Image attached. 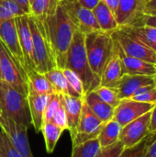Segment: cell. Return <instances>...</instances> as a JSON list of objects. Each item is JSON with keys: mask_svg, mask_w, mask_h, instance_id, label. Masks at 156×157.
I'll return each mask as SVG.
<instances>
[{"mask_svg": "<svg viewBox=\"0 0 156 157\" xmlns=\"http://www.w3.org/2000/svg\"><path fill=\"white\" fill-rule=\"evenodd\" d=\"M0 5L5 6L9 12H11L15 17L27 15L15 0H0Z\"/></svg>", "mask_w": 156, "mask_h": 157, "instance_id": "cell-38", "label": "cell"}, {"mask_svg": "<svg viewBox=\"0 0 156 157\" xmlns=\"http://www.w3.org/2000/svg\"><path fill=\"white\" fill-rule=\"evenodd\" d=\"M63 75L69 84V86H71V88L79 96V97H84L85 96V90H84V86L82 83L81 78L79 77V75L74 73V71L68 69V68H64L63 69Z\"/></svg>", "mask_w": 156, "mask_h": 157, "instance_id": "cell-34", "label": "cell"}, {"mask_svg": "<svg viewBox=\"0 0 156 157\" xmlns=\"http://www.w3.org/2000/svg\"><path fill=\"white\" fill-rule=\"evenodd\" d=\"M29 26L32 37L35 71L44 75L47 72L57 68L55 57L47 39L42 21L29 15Z\"/></svg>", "mask_w": 156, "mask_h": 157, "instance_id": "cell-5", "label": "cell"}, {"mask_svg": "<svg viewBox=\"0 0 156 157\" xmlns=\"http://www.w3.org/2000/svg\"><path fill=\"white\" fill-rule=\"evenodd\" d=\"M100 1L104 2V3L109 7V9H110L113 13H115L116 8H117V6H118L119 0H100Z\"/></svg>", "mask_w": 156, "mask_h": 157, "instance_id": "cell-45", "label": "cell"}, {"mask_svg": "<svg viewBox=\"0 0 156 157\" xmlns=\"http://www.w3.org/2000/svg\"><path fill=\"white\" fill-rule=\"evenodd\" d=\"M0 115H1V109H0Z\"/></svg>", "mask_w": 156, "mask_h": 157, "instance_id": "cell-53", "label": "cell"}, {"mask_svg": "<svg viewBox=\"0 0 156 157\" xmlns=\"http://www.w3.org/2000/svg\"><path fill=\"white\" fill-rule=\"evenodd\" d=\"M0 80H2V76H1V70H0Z\"/></svg>", "mask_w": 156, "mask_h": 157, "instance_id": "cell-49", "label": "cell"}, {"mask_svg": "<svg viewBox=\"0 0 156 157\" xmlns=\"http://www.w3.org/2000/svg\"><path fill=\"white\" fill-rule=\"evenodd\" d=\"M63 132V131L61 128H59L58 126H56L51 121L43 123L41 128V132L43 133L46 151L48 154H51L54 151Z\"/></svg>", "mask_w": 156, "mask_h": 157, "instance_id": "cell-27", "label": "cell"}, {"mask_svg": "<svg viewBox=\"0 0 156 157\" xmlns=\"http://www.w3.org/2000/svg\"><path fill=\"white\" fill-rule=\"evenodd\" d=\"M84 100L93 113L103 123H106L113 119L114 108L104 102L94 90L85 94Z\"/></svg>", "mask_w": 156, "mask_h": 157, "instance_id": "cell-21", "label": "cell"}, {"mask_svg": "<svg viewBox=\"0 0 156 157\" xmlns=\"http://www.w3.org/2000/svg\"><path fill=\"white\" fill-rule=\"evenodd\" d=\"M51 95H38V94H28V102L31 117V125L34 127L35 132H40L43 125L44 112L47 104L50 100Z\"/></svg>", "mask_w": 156, "mask_h": 157, "instance_id": "cell-19", "label": "cell"}, {"mask_svg": "<svg viewBox=\"0 0 156 157\" xmlns=\"http://www.w3.org/2000/svg\"><path fill=\"white\" fill-rule=\"evenodd\" d=\"M123 75L124 74H123L122 63L115 47L114 52L110 60L107 63L103 71V74L101 75L100 86L111 87V88H117L120 83V80L121 79Z\"/></svg>", "mask_w": 156, "mask_h": 157, "instance_id": "cell-20", "label": "cell"}, {"mask_svg": "<svg viewBox=\"0 0 156 157\" xmlns=\"http://www.w3.org/2000/svg\"><path fill=\"white\" fill-rule=\"evenodd\" d=\"M156 155V139L153 142V144L149 146L146 154H145V156L144 157H153Z\"/></svg>", "mask_w": 156, "mask_h": 157, "instance_id": "cell-46", "label": "cell"}, {"mask_svg": "<svg viewBox=\"0 0 156 157\" xmlns=\"http://www.w3.org/2000/svg\"><path fill=\"white\" fill-rule=\"evenodd\" d=\"M125 30L130 32L131 35L136 37L140 41L148 46L149 48L156 43V29L152 27L143 26V27H131L123 26Z\"/></svg>", "mask_w": 156, "mask_h": 157, "instance_id": "cell-28", "label": "cell"}, {"mask_svg": "<svg viewBox=\"0 0 156 157\" xmlns=\"http://www.w3.org/2000/svg\"><path fill=\"white\" fill-rule=\"evenodd\" d=\"M59 95L66 114L68 131L70 132L71 138L73 139L77 132V127L84 104V97L79 98L69 95Z\"/></svg>", "mask_w": 156, "mask_h": 157, "instance_id": "cell-17", "label": "cell"}, {"mask_svg": "<svg viewBox=\"0 0 156 157\" xmlns=\"http://www.w3.org/2000/svg\"><path fill=\"white\" fill-rule=\"evenodd\" d=\"M0 109L1 115L14 122L28 128L31 125L28 97L2 80H0Z\"/></svg>", "mask_w": 156, "mask_h": 157, "instance_id": "cell-4", "label": "cell"}, {"mask_svg": "<svg viewBox=\"0 0 156 157\" xmlns=\"http://www.w3.org/2000/svg\"><path fill=\"white\" fill-rule=\"evenodd\" d=\"M154 64H155V65H156V59H155V63H154Z\"/></svg>", "mask_w": 156, "mask_h": 157, "instance_id": "cell-54", "label": "cell"}, {"mask_svg": "<svg viewBox=\"0 0 156 157\" xmlns=\"http://www.w3.org/2000/svg\"><path fill=\"white\" fill-rule=\"evenodd\" d=\"M144 14L151 15V16H156V0H150L145 3Z\"/></svg>", "mask_w": 156, "mask_h": 157, "instance_id": "cell-39", "label": "cell"}, {"mask_svg": "<svg viewBox=\"0 0 156 157\" xmlns=\"http://www.w3.org/2000/svg\"><path fill=\"white\" fill-rule=\"evenodd\" d=\"M154 86H155L156 87V75L154 76Z\"/></svg>", "mask_w": 156, "mask_h": 157, "instance_id": "cell-48", "label": "cell"}, {"mask_svg": "<svg viewBox=\"0 0 156 157\" xmlns=\"http://www.w3.org/2000/svg\"><path fill=\"white\" fill-rule=\"evenodd\" d=\"M114 40V39H113ZM117 52L121 60L123 74L133 75H147L154 76L156 75V67L154 63H148L139 58L131 57L124 53L120 45L114 40Z\"/></svg>", "mask_w": 156, "mask_h": 157, "instance_id": "cell-16", "label": "cell"}, {"mask_svg": "<svg viewBox=\"0 0 156 157\" xmlns=\"http://www.w3.org/2000/svg\"><path fill=\"white\" fill-rule=\"evenodd\" d=\"M150 119L151 111L122 127L120 134V142L123 144L124 148L137 144L151 133L149 130Z\"/></svg>", "mask_w": 156, "mask_h": 157, "instance_id": "cell-13", "label": "cell"}, {"mask_svg": "<svg viewBox=\"0 0 156 157\" xmlns=\"http://www.w3.org/2000/svg\"><path fill=\"white\" fill-rule=\"evenodd\" d=\"M0 128L10 138L13 145L22 157H34L28 138V127L17 124L12 120L0 115Z\"/></svg>", "mask_w": 156, "mask_h": 157, "instance_id": "cell-12", "label": "cell"}, {"mask_svg": "<svg viewBox=\"0 0 156 157\" xmlns=\"http://www.w3.org/2000/svg\"><path fill=\"white\" fill-rule=\"evenodd\" d=\"M143 26L152 27L156 29V16H151V15H145L143 18Z\"/></svg>", "mask_w": 156, "mask_h": 157, "instance_id": "cell-42", "label": "cell"}, {"mask_svg": "<svg viewBox=\"0 0 156 157\" xmlns=\"http://www.w3.org/2000/svg\"><path fill=\"white\" fill-rule=\"evenodd\" d=\"M0 157H3V156H2V155H1V154H0Z\"/></svg>", "mask_w": 156, "mask_h": 157, "instance_id": "cell-55", "label": "cell"}, {"mask_svg": "<svg viewBox=\"0 0 156 157\" xmlns=\"http://www.w3.org/2000/svg\"><path fill=\"white\" fill-rule=\"evenodd\" d=\"M14 17H15L13 16V14L11 12H9L5 6L0 5V25L3 24L4 22H6V20H8L10 18H14Z\"/></svg>", "mask_w": 156, "mask_h": 157, "instance_id": "cell-40", "label": "cell"}, {"mask_svg": "<svg viewBox=\"0 0 156 157\" xmlns=\"http://www.w3.org/2000/svg\"><path fill=\"white\" fill-rule=\"evenodd\" d=\"M61 105V99L60 95L57 93H53L50 97V100L47 104L45 112H44V118H43V123L44 122H50L51 119L53 118L54 114L56 113L59 106Z\"/></svg>", "mask_w": 156, "mask_h": 157, "instance_id": "cell-35", "label": "cell"}, {"mask_svg": "<svg viewBox=\"0 0 156 157\" xmlns=\"http://www.w3.org/2000/svg\"><path fill=\"white\" fill-rule=\"evenodd\" d=\"M111 35L125 54L142 59L148 63H155L156 52L143 44L122 27H119L117 29L112 31Z\"/></svg>", "mask_w": 156, "mask_h": 157, "instance_id": "cell-7", "label": "cell"}, {"mask_svg": "<svg viewBox=\"0 0 156 157\" xmlns=\"http://www.w3.org/2000/svg\"><path fill=\"white\" fill-rule=\"evenodd\" d=\"M51 122H52L53 124H55L56 126L61 128L63 131L68 130L66 114H65V111H64V108H63V106L62 104V101H61V105L59 106V108H58L56 113L54 114L53 118L51 119Z\"/></svg>", "mask_w": 156, "mask_h": 157, "instance_id": "cell-37", "label": "cell"}, {"mask_svg": "<svg viewBox=\"0 0 156 157\" xmlns=\"http://www.w3.org/2000/svg\"><path fill=\"white\" fill-rule=\"evenodd\" d=\"M156 139V132L149 133L143 140H142L137 144L127 147L122 150L119 157H144L149 146Z\"/></svg>", "mask_w": 156, "mask_h": 157, "instance_id": "cell-29", "label": "cell"}, {"mask_svg": "<svg viewBox=\"0 0 156 157\" xmlns=\"http://www.w3.org/2000/svg\"><path fill=\"white\" fill-rule=\"evenodd\" d=\"M42 23L55 57L57 68L64 69L68 49L76 29L62 4L55 14L42 20Z\"/></svg>", "mask_w": 156, "mask_h": 157, "instance_id": "cell-1", "label": "cell"}, {"mask_svg": "<svg viewBox=\"0 0 156 157\" xmlns=\"http://www.w3.org/2000/svg\"><path fill=\"white\" fill-rule=\"evenodd\" d=\"M79 5H81L83 7L93 10L100 2V0H76Z\"/></svg>", "mask_w": 156, "mask_h": 157, "instance_id": "cell-41", "label": "cell"}, {"mask_svg": "<svg viewBox=\"0 0 156 157\" xmlns=\"http://www.w3.org/2000/svg\"><path fill=\"white\" fill-rule=\"evenodd\" d=\"M93 13L98 23L100 30L106 32H112L119 28L114 13L104 2L100 1L98 5L93 9Z\"/></svg>", "mask_w": 156, "mask_h": 157, "instance_id": "cell-22", "label": "cell"}, {"mask_svg": "<svg viewBox=\"0 0 156 157\" xmlns=\"http://www.w3.org/2000/svg\"><path fill=\"white\" fill-rule=\"evenodd\" d=\"M150 132H156V104L151 110V119H150V126H149Z\"/></svg>", "mask_w": 156, "mask_h": 157, "instance_id": "cell-43", "label": "cell"}, {"mask_svg": "<svg viewBox=\"0 0 156 157\" xmlns=\"http://www.w3.org/2000/svg\"><path fill=\"white\" fill-rule=\"evenodd\" d=\"M0 70L2 81L28 97L27 75L16 63L9 52L0 40Z\"/></svg>", "mask_w": 156, "mask_h": 157, "instance_id": "cell-6", "label": "cell"}, {"mask_svg": "<svg viewBox=\"0 0 156 157\" xmlns=\"http://www.w3.org/2000/svg\"><path fill=\"white\" fill-rule=\"evenodd\" d=\"M61 4L62 0H33L30 4L29 15L42 21L54 15Z\"/></svg>", "mask_w": 156, "mask_h": 157, "instance_id": "cell-24", "label": "cell"}, {"mask_svg": "<svg viewBox=\"0 0 156 157\" xmlns=\"http://www.w3.org/2000/svg\"><path fill=\"white\" fill-rule=\"evenodd\" d=\"M145 2H148V1H150V0H144Z\"/></svg>", "mask_w": 156, "mask_h": 157, "instance_id": "cell-52", "label": "cell"}, {"mask_svg": "<svg viewBox=\"0 0 156 157\" xmlns=\"http://www.w3.org/2000/svg\"><path fill=\"white\" fill-rule=\"evenodd\" d=\"M150 85H154V76L133 75L124 74L117 86L119 98L120 100L125 98H131L137 89Z\"/></svg>", "mask_w": 156, "mask_h": 157, "instance_id": "cell-18", "label": "cell"}, {"mask_svg": "<svg viewBox=\"0 0 156 157\" xmlns=\"http://www.w3.org/2000/svg\"><path fill=\"white\" fill-rule=\"evenodd\" d=\"M101 147L98 139H93L82 144L73 146L71 157H96Z\"/></svg>", "mask_w": 156, "mask_h": 157, "instance_id": "cell-30", "label": "cell"}, {"mask_svg": "<svg viewBox=\"0 0 156 157\" xmlns=\"http://www.w3.org/2000/svg\"><path fill=\"white\" fill-rule=\"evenodd\" d=\"M44 75L47 77V79L49 80V82L51 83V85L52 86L55 93L62 94V95H69V96H73V97H79L69 86V84L63 75V69L54 68V69L47 72ZM79 98H82V97H79Z\"/></svg>", "mask_w": 156, "mask_h": 157, "instance_id": "cell-26", "label": "cell"}, {"mask_svg": "<svg viewBox=\"0 0 156 157\" xmlns=\"http://www.w3.org/2000/svg\"><path fill=\"white\" fill-rule=\"evenodd\" d=\"M103 124L104 123L93 113L84 100L77 132L74 137L72 139L73 146L82 144L90 140L97 138Z\"/></svg>", "mask_w": 156, "mask_h": 157, "instance_id": "cell-9", "label": "cell"}, {"mask_svg": "<svg viewBox=\"0 0 156 157\" xmlns=\"http://www.w3.org/2000/svg\"><path fill=\"white\" fill-rule=\"evenodd\" d=\"M85 39V34L78 30L74 31L68 49L64 68H68L79 75L84 86L85 94H86L99 86L100 80L95 76L90 68L86 51Z\"/></svg>", "mask_w": 156, "mask_h": 157, "instance_id": "cell-2", "label": "cell"}, {"mask_svg": "<svg viewBox=\"0 0 156 157\" xmlns=\"http://www.w3.org/2000/svg\"><path fill=\"white\" fill-rule=\"evenodd\" d=\"M19 43L23 52V56L27 64L28 73L35 70L34 61H33V47H32V37L30 29L29 26V15H24L15 17Z\"/></svg>", "mask_w": 156, "mask_h": 157, "instance_id": "cell-15", "label": "cell"}, {"mask_svg": "<svg viewBox=\"0 0 156 157\" xmlns=\"http://www.w3.org/2000/svg\"><path fill=\"white\" fill-rule=\"evenodd\" d=\"M123 149V144L119 141L108 147L101 148L96 157H119Z\"/></svg>", "mask_w": 156, "mask_h": 157, "instance_id": "cell-36", "label": "cell"}, {"mask_svg": "<svg viewBox=\"0 0 156 157\" xmlns=\"http://www.w3.org/2000/svg\"><path fill=\"white\" fill-rule=\"evenodd\" d=\"M0 40L14 58L18 66L27 75L28 68L19 43L17 29L14 18H10L0 25ZM28 78V75H27Z\"/></svg>", "mask_w": 156, "mask_h": 157, "instance_id": "cell-11", "label": "cell"}, {"mask_svg": "<svg viewBox=\"0 0 156 157\" xmlns=\"http://www.w3.org/2000/svg\"><path fill=\"white\" fill-rule=\"evenodd\" d=\"M121 129L120 124L113 119L104 123L97 136L100 147L106 148L119 142Z\"/></svg>", "mask_w": 156, "mask_h": 157, "instance_id": "cell-25", "label": "cell"}, {"mask_svg": "<svg viewBox=\"0 0 156 157\" xmlns=\"http://www.w3.org/2000/svg\"><path fill=\"white\" fill-rule=\"evenodd\" d=\"M28 94H38V95H44V94H53L55 93L52 86L45 76V75L40 74L35 70L31 71L28 74Z\"/></svg>", "mask_w": 156, "mask_h": 157, "instance_id": "cell-23", "label": "cell"}, {"mask_svg": "<svg viewBox=\"0 0 156 157\" xmlns=\"http://www.w3.org/2000/svg\"><path fill=\"white\" fill-rule=\"evenodd\" d=\"M0 154L3 157H22L6 132L0 128Z\"/></svg>", "mask_w": 156, "mask_h": 157, "instance_id": "cell-33", "label": "cell"}, {"mask_svg": "<svg viewBox=\"0 0 156 157\" xmlns=\"http://www.w3.org/2000/svg\"><path fill=\"white\" fill-rule=\"evenodd\" d=\"M62 6L76 30L86 35L100 29L93 10L83 7L76 0H62Z\"/></svg>", "mask_w": 156, "mask_h": 157, "instance_id": "cell-8", "label": "cell"}, {"mask_svg": "<svg viewBox=\"0 0 156 157\" xmlns=\"http://www.w3.org/2000/svg\"><path fill=\"white\" fill-rule=\"evenodd\" d=\"M150 48H151L152 50H154V52H156V43H154V44H153V45H152V46H151Z\"/></svg>", "mask_w": 156, "mask_h": 157, "instance_id": "cell-47", "label": "cell"}, {"mask_svg": "<svg viewBox=\"0 0 156 157\" xmlns=\"http://www.w3.org/2000/svg\"><path fill=\"white\" fill-rule=\"evenodd\" d=\"M154 106V104L143 103L131 98L121 99L114 109L113 120L118 121L121 127H124L131 121L151 111Z\"/></svg>", "mask_w": 156, "mask_h": 157, "instance_id": "cell-14", "label": "cell"}, {"mask_svg": "<svg viewBox=\"0 0 156 157\" xmlns=\"http://www.w3.org/2000/svg\"><path fill=\"white\" fill-rule=\"evenodd\" d=\"M145 3L144 0H119L114 13L119 27H143Z\"/></svg>", "mask_w": 156, "mask_h": 157, "instance_id": "cell-10", "label": "cell"}, {"mask_svg": "<svg viewBox=\"0 0 156 157\" xmlns=\"http://www.w3.org/2000/svg\"><path fill=\"white\" fill-rule=\"evenodd\" d=\"M94 91L97 94V96L104 102H106L109 106L113 107L114 109L120 102V99L119 95H118L117 88H111V87H107V86H99Z\"/></svg>", "mask_w": 156, "mask_h": 157, "instance_id": "cell-32", "label": "cell"}, {"mask_svg": "<svg viewBox=\"0 0 156 157\" xmlns=\"http://www.w3.org/2000/svg\"><path fill=\"white\" fill-rule=\"evenodd\" d=\"M32 1H33V0H29V4H31V3H32Z\"/></svg>", "mask_w": 156, "mask_h": 157, "instance_id": "cell-50", "label": "cell"}, {"mask_svg": "<svg viewBox=\"0 0 156 157\" xmlns=\"http://www.w3.org/2000/svg\"><path fill=\"white\" fill-rule=\"evenodd\" d=\"M131 99L148 103V104H156V87L154 85L145 86L137 89L134 94L131 96Z\"/></svg>", "mask_w": 156, "mask_h": 157, "instance_id": "cell-31", "label": "cell"}, {"mask_svg": "<svg viewBox=\"0 0 156 157\" xmlns=\"http://www.w3.org/2000/svg\"><path fill=\"white\" fill-rule=\"evenodd\" d=\"M85 45L90 68L95 76L100 80L103 71L115 50L111 32L99 29L86 34Z\"/></svg>", "mask_w": 156, "mask_h": 157, "instance_id": "cell-3", "label": "cell"}, {"mask_svg": "<svg viewBox=\"0 0 156 157\" xmlns=\"http://www.w3.org/2000/svg\"><path fill=\"white\" fill-rule=\"evenodd\" d=\"M64 1H74V0H64Z\"/></svg>", "mask_w": 156, "mask_h": 157, "instance_id": "cell-51", "label": "cell"}, {"mask_svg": "<svg viewBox=\"0 0 156 157\" xmlns=\"http://www.w3.org/2000/svg\"><path fill=\"white\" fill-rule=\"evenodd\" d=\"M19 6L20 7L25 11V13L27 15H29L30 13V4H29V0H15Z\"/></svg>", "mask_w": 156, "mask_h": 157, "instance_id": "cell-44", "label": "cell"}]
</instances>
